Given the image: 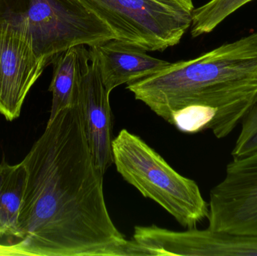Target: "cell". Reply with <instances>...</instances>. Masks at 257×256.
Instances as JSON below:
<instances>
[{
  "label": "cell",
  "instance_id": "3",
  "mask_svg": "<svg viewBox=\"0 0 257 256\" xmlns=\"http://www.w3.org/2000/svg\"><path fill=\"white\" fill-rule=\"evenodd\" d=\"M117 172L145 198L160 204L182 226L190 229L208 219L209 207L197 183L178 174L138 135L126 129L113 139Z\"/></svg>",
  "mask_w": 257,
  "mask_h": 256
},
{
  "label": "cell",
  "instance_id": "11",
  "mask_svg": "<svg viewBox=\"0 0 257 256\" xmlns=\"http://www.w3.org/2000/svg\"><path fill=\"white\" fill-rule=\"evenodd\" d=\"M90 59L85 45L73 47L57 56L54 61V72L49 91L52 93L51 121L63 110L78 102L80 82L86 61Z\"/></svg>",
  "mask_w": 257,
  "mask_h": 256
},
{
  "label": "cell",
  "instance_id": "10",
  "mask_svg": "<svg viewBox=\"0 0 257 256\" xmlns=\"http://www.w3.org/2000/svg\"><path fill=\"white\" fill-rule=\"evenodd\" d=\"M88 51L96 60L101 79L109 93L119 86L151 76L171 63L118 39L88 47Z\"/></svg>",
  "mask_w": 257,
  "mask_h": 256
},
{
  "label": "cell",
  "instance_id": "15",
  "mask_svg": "<svg viewBox=\"0 0 257 256\" xmlns=\"http://www.w3.org/2000/svg\"><path fill=\"white\" fill-rule=\"evenodd\" d=\"M3 237L0 232V237ZM0 255H13L11 245L0 244Z\"/></svg>",
  "mask_w": 257,
  "mask_h": 256
},
{
  "label": "cell",
  "instance_id": "14",
  "mask_svg": "<svg viewBox=\"0 0 257 256\" xmlns=\"http://www.w3.org/2000/svg\"><path fill=\"white\" fill-rule=\"evenodd\" d=\"M241 130L232 149V160H238L257 151V102L241 120Z\"/></svg>",
  "mask_w": 257,
  "mask_h": 256
},
{
  "label": "cell",
  "instance_id": "13",
  "mask_svg": "<svg viewBox=\"0 0 257 256\" xmlns=\"http://www.w3.org/2000/svg\"><path fill=\"white\" fill-rule=\"evenodd\" d=\"M253 0H210L194 9L190 34L196 38L214 31L238 9Z\"/></svg>",
  "mask_w": 257,
  "mask_h": 256
},
{
  "label": "cell",
  "instance_id": "7",
  "mask_svg": "<svg viewBox=\"0 0 257 256\" xmlns=\"http://www.w3.org/2000/svg\"><path fill=\"white\" fill-rule=\"evenodd\" d=\"M46 62L36 54L31 36L5 17L0 18V114L13 121L42 75Z\"/></svg>",
  "mask_w": 257,
  "mask_h": 256
},
{
  "label": "cell",
  "instance_id": "8",
  "mask_svg": "<svg viewBox=\"0 0 257 256\" xmlns=\"http://www.w3.org/2000/svg\"><path fill=\"white\" fill-rule=\"evenodd\" d=\"M153 255L257 256V235L190 228L174 231L153 225L142 234Z\"/></svg>",
  "mask_w": 257,
  "mask_h": 256
},
{
  "label": "cell",
  "instance_id": "5",
  "mask_svg": "<svg viewBox=\"0 0 257 256\" xmlns=\"http://www.w3.org/2000/svg\"><path fill=\"white\" fill-rule=\"evenodd\" d=\"M117 35L147 51H163L190 28L193 0H81Z\"/></svg>",
  "mask_w": 257,
  "mask_h": 256
},
{
  "label": "cell",
  "instance_id": "12",
  "mask_svg": "<svg viewBox=\"0 0 257 256\" xmlns=\"http://www.w3.org/2000/svg\"><path fill=\"white\" fill-rule=\"evenodd\" d=\"M27 172L23 162L0 164V232L17 237L18 218L27 186Z\"/></svg>",
  "mask_w": 257,
  "mask_h": 256
},
{
  "label": "cell",
  "instance_id": "9",
  "mask_svg": "<svg viewBox=\"0 0 257 256\" xmlns=\"http://www.w3.org/2000/svg\"><path fill=\"white\" fill-rule=\"evenodd\" d=\"M110 94L101 79L96 60L90 55L83 70L77 104L92 156L103 174L114 164Z\"/></svg>",
  "mask_w": 257,
  "mask_h": 256
},
{
  "label": "cell",
  "instance_id": "4",
  "mask_svg": "<svg viewBox=\"0 0 257 256\" xmlns=\"http://www.w3.org/2000/svg\"><path fill=\"white\" fill-rule=\"evenodd\" d=\"M3 17L30 35L36 54L47 65L73 47L118 39L81 0H28L25 10Z\"/></svg>",
  "mask_w": 257,
  "mask_h": 256
},
{
  "label": "cell",
  "instance_id": "6",
  "mask_svg": "<svg viewBox=\"0 0 257 256\" xmlns=\"http://www.w3.org/2000/svg\"><path fill=\"white\" fill-rule=\"evenodd\" d=\"M208 207L209 229L257 235V151L228 164Z\"/></svg>",
  "mask_w": 257,
  "mask_h": 256
},
{
  "label": "cell",
  "instance_id": "2",
  "mask_svg": "<svg viewBox=\"0 0 257 256\" xmlns=\"http://www.w3.org/2000/svg\"><path fill=\"white\" fill-rule=\"evenodd\" d=\"M126 89L168 123L181 108L207 107L217 114L214 136L226 138L257 102V32L196 58L171 63Z\"/></svg>",
  "mask_w": 257,
  "mask_h": 256
},
{
  "label": "cell",
  "instance_id": "1",
  "mask_svg": "<svg viewBox=\"0 0 257 256\" xmlns=\"http://www.w3.org/2000/svg\"><path fill=\"white\" fill-rule=\"evenodd\" d=\"M27 186L15 255L144 256L117 229L105 203V174L86 138L78 104L48 121L22 161Z\"/></svg>",
  "mask_w": 257,
  "mask_h": 256
}]
</instances>
